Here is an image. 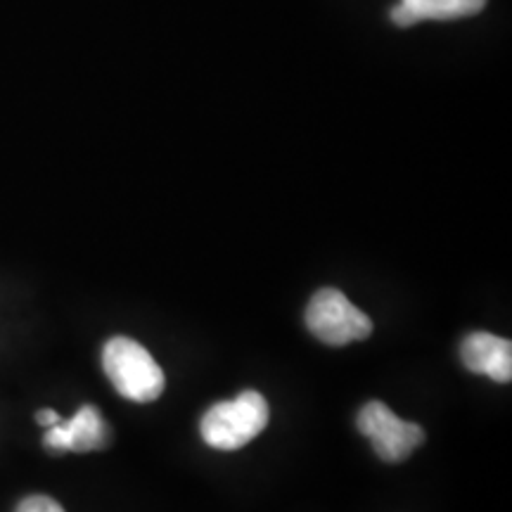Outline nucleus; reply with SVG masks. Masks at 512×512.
<instances>
[{"label":"nucleus","mask_w":512,"mask_h":512,"mask_svg":"<svg viewBox=\"0 0 512 512\" xmlns=\"http://www.w3.org/2000/svg\"><path fill=\"white\" fill-rule=\"evenodd\" d=\"M102 368L114 389L128 401L150 403L159 399L166 387L162 366L136 339H110L102 349Z\"/></svg>","instance_id":"obj_1"},{"label":"nucleus","mask_w":512,"mask_h":512,"mask_svg":"<svg viewBox=\"0 0 512 512\" xmlns=\"http://www.w3.org/2000/svg\"><path fill=\"white\" fill-rule=\"evenodd\" d=\"M268 425V403L259 392H242L233 401H221L204 413L200 432L211 448L235 451L259 437Z\"/></svg>","instance_id":"obj_2"},{"label":"nucleus","mask_w":512,"mask_h":512,"mask_svg":"<svg viewBox=\"0 0 512 512\" xmlns=\"http://www.w3.org/2000/svg\"><path fill=\"white\" fill-rule=\"evenodd\" d=\"M306 328L328 347H347L373 335V320L335 287H323L306 306Z\"/></svg>","instance_id":"obj_3"},{"label":"nucleus","mask_w":512,"mask_h":512,"mask_svg":"<svg viewBox=\"0 0 512 512\" xmlns=\"http://www.w3.org/2000/svg\"><path fill=\"white\" fill-rule=\"evenodd\" d=\"M356 425L384 463H401L425 441L420 425L401 420L382 401H368L358 413Z\"/></svg>","instance_id":"obj_4"},{"label":"nucleus","mask_w":512,"mask_h":512,"mask_svg":"<svg viewBox=\"0 0 512 512\" xmlns=\"http://www.w3.org/2000/svg\"><path fill=\"white\" fill-rule=\"evenodd\" d=\"M46 446L53 451H100L110 444V427L102 420L100 411L91 403L81 406L72 420H60L57 425L48 427Z\"/></svg>","instance_id":"obj_5"},{"label":"nucleus","mask_w":512,"mask_h":512,"mask_svg":"<svg viewBox=\"0 0 512 512\" xmlns=\"http://www.w3.org/2000/svg\"><path fill=\"white\" fill-rule=\"evenodd\" d=\"M460 358L470 373L486 375L503 384L512 380V342L491 332H472L463 339Z\"/></svg>","instance_id":"obj_6"},{"label":"nucleus","mask_w":512,"mask_h":512,"mask_svg":"<svg viewBox=\"0 0 512 512\" xmlns=\"http://www.w3.org/2000/svg\"><path fill=\"white\" fill-rule=\"evenodd\" d=\"M401 5L411 10L418 22L422 19L446 22V19L479 15L486 8V0H401Z\"/></svg>","instance_id":"obj_7"},{"label":"nucleus","mask_w":512,"mask_h":512,"mask_svg":"<svg viewBox=\"0 0 512 512\" xmlns=\"http://www.w3.org/2000/svg\"><path fill=\"white\" fill-rule=\"evenodd\" d=\"M15 512H64V508L50 496H29L17 505Z\"/></svg>","instance_id":"obj_8"},{"label":"nucleus","mask_w":512,"mask_h":512,"mask_svg":"<svg viewBox=\"0 0 512 512\" xmlns=\"http://www.w3.org/2000/svg\"><path fill=\"white\" fill-rule=\"evenodd\" d=\"M36 422L43 427H53L60 422V415H57L55 411H50V408H43V411L36 413Z\"/></svg>","instance_id":"obj_9"}]
</instances>
